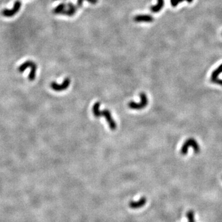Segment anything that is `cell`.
<instances>
[{
  "mask_svg": "<svg viewBox=\"0 0 222 222\" xmlns=\"http://www.w3.org/2000/svg\"><path fill=\"white\" fill-rule=\"evenodd\" d=\"M30 68H31V71L28 75V80L30 81H33L36 77V72H37V64L35 63H33V64Z\"/></svg>",
  "mask_w": 222,
  "mask_h": 222,
  "instance_id": "obj_10",
  "label": "cell"
},
{
  "mask_svg": "<svg viewBox=\"0 0 222 222\" xmlns=\"http://www.w3.org/2000/svg\"><path fill=\"white\" fill-rule=\"evenodd\" d=\"M83 1L84 0H77V6L78 8H81V6H82Z\"/></svg>",
  "mask_w": 222,
  "mask_h": 222,
  "instance_id": "obj_17",
  "label": "cell"
},
{
  "mask_svg": "<svg viewBox=\"0 0 222 222\" xmlns=\"http://www.w3.org/2000/svg\"><path fill=\"white\" fill-rule=\"evenodd\" d=\"M210 81H212V83L219 85L220 86H222V79H220L218 78H210Z\"/></svg>",
  "mask_w": 222,
  "mask_h": 222,
  "instance_id": "obj_15",
  "label": "cell"
},
{
  "mask_svg": "<svg viewBox=\"0 0 222 222\" xmlns=\"http://www.w3.org/2000/svg\"><path fill=\"white\" fill-rule=\"evenodd\" d=\"M171 4L173 7H176L179 4L178 2V0H170Z\"/></svg>",
  "mask_w": 222,
  "mask_h": 222,
  "instance_id": "obj_16",
  "label": "cell"
},
{
  "mask_svg": "<svg viewBox=\"0 0 222 222\" xmlns=\"http://www.w3.org/2000/svg\"><path fill=\"white\" fill-rule=\"evenodd\" d=\"M147 202V199L146 197L143 196L141 197L138 201H131L128 203V206H129L130 208L132 209H138L143 207L146 203Z\"/></svg>",
  "mask_w": 222,
  "mask_h": 222,
  "instance_id": "obj_6",
  "label": "cell"
},
{
  "mask_svg": "<svg viewBox=\"0 0 222 222\" xmlns=\"http://www.w3.org/2000/svg\"><path fill=\"white\" fill-rule=\"evenodd\" d=\"M70 84H71V79L66 78V79H64L61 84H58L56 82H52L50 86L52 90L56 91H62L67 90L70 86Z\"/></svg>",
  "mask_w": 222,
  "mask_h": 222,
  "instance_id": "obj_5",
  "label": "cell"
},
{
  "mask_svg": "<svg viewBox=\"0 0 222 222\" xmlns=\"http://www.w3.org/2000/svg\"><path fill=\"white\" fill-rule=\"evenodd\" d=\"M86 1H87L88 2H89L90 3L93 4H95L98 2V0H86Z\"/></svg>",
  "mask_w": 222,
  "mask_h": 222,
  "instance_id": "obj_18",
  "label": "cell"
},
{
  "mask_svg": "<svg viewBox=\"0 0 222 222\" xmlns=\"http://www.w3.org/2000/svg\"><path fill=\"white\" fill-rule=\"evenodd\" d=\"M185 1H187V2L189 3H191L192 1H193V0H185Z\"/></svg>",
  "mask_w": 222,
  "mask_h": 222,
  "instance_id": "obj_19",
  "label": "cell"
},
{
  "mask_svg": "<svg viewBox=\"0 0 222 222\" xmlns=\"http://www.w3.org/2000/svg\"><path fill=\"white\" fill-rule=\"evenodd\" d=\"M164 6V0H157V3L155 6L151 7V12L154 13H159Z\"/></svg>",
  "mask_w": 222,
  "mask_h": 222,
  "instance_id": "obj_9",
  "label": "cell"
},
{
  "mask_svg": "<svg viewBox=\"0 0 222 222\" xmlns=\"http://www.w3.org/2000/svg\"><path fill=\"white\" fill-rule=\"evenodd\" d=\"M22 3L19 1V0H17V1L14 3V6L11 9H4L2 11V14L4 17H11L16 15L17 13L19 12L21 8Z\"/></svg>",
  "mask_w": 222,
  "mask_h": 222,
  "instance_id": "obj_4",
  "label": "cell"
},
{
  "mask_svg": "<svg viewBox=\"0 0 222 222\" xmlns=\"http://www.w3.org/2000/svg\"><path fill=\"white\" fill-rule=\"evenodd\" d=\"M186 217L188 220V222H196L194 218V212L193 210H189L186 213Z\"/></svg>",
  "mask_w": 222,
  "mask_h": 222,
  "instance_id": "obj_14",
  "label": "cell"
},
{
  "mask_svg": "<svg viewBox=\"0 0 222 222\" xmlns=\"http://www.w3.org/2000/svg\"><path fill=\"white\" fill-rule=\"evenodd\" d=\"M222 73V64L212 72L211 74V78H218L219 75Z\"/></svg>",
  "mask_w": 222,
  "mask_h": 222,
  "instance_id": "obj_13",
  "label": "cell"
},
{
  "mask_svg": "<svg viewBox=\"0 0 222 222\" xmlns=\"http://www.w3.org/2000/svg\"><path fill=\"white\" fill-rule=\"evenodd\" d=\"M66 7V4H64V3L59 4L56 8H54L53 9V11H52V12H53V13H54L56 14H62L64 12V10H65Z\"/></svg>",
  "mask_w": 222,
  "mask_h": 222,
  "instance_id": "obj_12",
  "label": "cell"
},
{
  "mask_svg": "<svg viewBox=\"0 0 222 222\" xmlns=\"http://www.w3.org/2000/svg\"><path fill=\"white\" fill-rule=\"evenodd\" d=\"M189 147L192 148V149H193L194 153L196 154L199 153L200 146H199V145L198 143L194 138H190L188 139H186L185 142L182 145V148H181V151H180L181 154L183 156L186 155L187 154H188Z\"/></svg>",
  "mask_w": 222,
  "mask_h": 222,
  "instance_id": "obj_2",
  "label": "cell"
},
{
  "mask_svg": "<svg viewBox=\"0 0 222 222\" xmlns=\"http://www.w3.org/2000/svg\"><path fill=\"white\" fill-rule=\"evenodd\" d=\"M33 62L31 61H27L23 63L21 66H20L18 68V71L21 73H22L23 72H24L25 70L28 68V67H31L32 66L33 64Z\"/></svg>",
  "mask_w": 222,
  "mask_h": 222,
  "instance_id": "obj_11",
  "label": "cell"
},
{
  "mask_svg": "<svg viewBox=\"0 0 222 222\" xmlns=\"http://www.w3.org/2000/svg\"><path fill=\"white\" fill-rule=\"evenodd\" d=\"M134 21L136 22H152L154 18L150 15H138L134 17Z\"/></svg>",
  "mask_w": 222,
  "mask_h": 222,
  "instance_id": "obj_7",
  "label": "cell"
},
{
  "mask_svg": "<svg viewBox=\"0 0 222 222\" xmlns=\"http://www.w3.org/2000/svg\"><path fill=\"white\" fill-rule=\"evenodd\" d=\"M101 103L99 102H96L94 104L92 107V112L95 117H104L106 118L110 129L114 131L117 128V124L111 115L110 110L108 109H104L103 110H100Z\"/></svg>",
  "mask_w": 222,
  "mask_h": 222,
  "instance_id": "obj_1",
  "label": "cell"
},
{
  "mask_svg": "<svg viewBox=\"0 0 222 222\" xmlns=\"http://www.w3.org/2000/svg\"><path fill=\"white\" fill-rule=\"evenodd\" d=\"M141 101L139 103H136L130 101L128 103V106L130 109L133 110H141L147 106L148 104V99L144 93H141L139 95Z\"/></svg>",
  "mask_w": 222,
  "mask_h": 222,
  "instance_id": "obj_3",
  "label": "cell"
},
{
  "mask_svg": "<svg viewBox=\"0 0 222 222\" xmlns=\"http://www.w3.org/2000/svg\"><path fill=\"white\" fill-rule=\"evenodd\" d=\"M67 6H68V9L64 10V11L62 13V14H64L68 16H74L75 14L76 11H77V8H76L72 3H69Z\"/></svg>",
  "mask_w": 222,
  "mask_h": 222,
  "instance_id": "obj_8",
  "label": "cell"
}]
</instances>
